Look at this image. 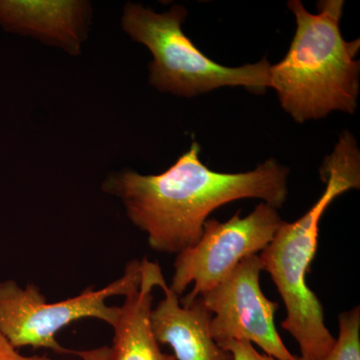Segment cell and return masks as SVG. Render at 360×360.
I'll use <instances>...</instances> for the list:
<instances>
[{"label": "cell", "mask_w": 360, "mask_h": 360, "mask_svg": "<svg viewBox=\"0 0 360 360\" xmlns=\"http://www.w3.org/2000/svg\"><path fill=\"white\" fill-rule=\"evenodd\" d=\"M259 255L243 258L231 274L200 296L212 314L210 335L219 345L231 340L255 343L277 360H302L291 354L277 333L274 316L279 304L264 295Z\"/></svg>", "instance_id": "obj_7"}, {"label": "cell", "mask_w": 360, "mask_h": 360, "mask_svg": "<svg viewBox=\"0 0 360 360\" xmlns=\"http://www.w3.org/2000/svg\"><path fill=\"white\" fill-rule=\"evenodd\" d=\"M141 260H132L122 277L101 290L89 288L75 297L51 303L35 284L21 288L8 279L0 283V333L16 349L30 347L73 354L75 350L58 342V333L73 322L86 319H98L112 328L120 307H111L106 300L129 295L141 285Z\"/></svg>", "instance_id": "obj_5"}, {"label": "cell", "mask_w": 360, "mask_h": 360, "mask_svg": "<svg viewBox=\"0 0 360 360\" xmlns=\"http://www.w3.org/2000/svg\"><path fill=\"white\" fill-rule=\"evenodd\" d=\"M200 153V143L193 141L162 174L125 170L104 180V193L122 200L153 250L177 255L195 245L208 215L231 201L258 198L276 210L285 202L288 169L274 158L251 172L224 174L203 165Z\"/></svg>", "instance_id": "obj_1"}, {"label": "cell", "mask_w": 360, "mask_h": 360, "mask_svg": "<svg viewBox=\"0 0 360 360\" xmlns=\"http://www.w3.org/2000/svg\"><path fill=\"white\" fill-rule=\"evenodd\" d=\"M91 6L80 0H0V26L32 37L72 56L82 52L91 20Z\"/></svg>", "instance_id": "obj_8"}, {"label": "cell", "mask_w": 360, "mask_h": 360, "mask_svg": "<svg viewBox=\"0 0 360 360\" xmlns=\"http://www.w3.org/2000/svg\"><path fill=\"white\" fill-rule=\"evenodd\" d=\"M80 360H110V347H99L87 350H75Z\"/></svg>", "instance_id": "obj_14"}, {"label": "cell", "mask_w": 360, "mask_h": 360, "mask_svg": "<svg viewBox=\"0 0 360 360\" xmlns=\"http://www.w3.org/2000/svg\"><path fill=\"white\" fill-rule=\"evenodd\" d=\"M0 360H52L47 355H23L0 333Z\"/></svg>", "instance_id": "obj_13"}, {"label": "cell", "mask_w": 360, "mask_h": 360, "mask_svg": "<svg viewBox=\"0 0 360 360\" xmlns=\"http://www.w3.org/2000/svg\"><path fill=\"white\" fill-rule=\"evenodd\" d=\"M343 0H321L316 14L290 0L296 32L285 58L270 66L269 87L296 122L326 117L335 110L354 115L359 94L360 39L341 35Z\"/></svg>", "instance_id": "obj_3"}, {"label": "cell", "mask_w": 360, "mask_h": 360, "mask_svg": "<svg viewBox=\"0 0 360 360\" xmlns=\"http://www.w3.org/2000/svg\"><path fill=\"white\" fill-rule=\"evenodd\" d=\"M321 176L326 184L321 198L300 219L283 221L259 255L285 304L286 319L281 326L298 343L302 360H323L335 341L307 276L316 255L322 215L340 194L360 187V151L347 130L341 134L333 153L324 158Z\"/></svg>", "instance_id": "obj_2"}, {"label": "cell", "mask_w": 360, "mask_h": 360, "mask_svg": "<svg viewBox=\"0 0 360 360\" xmlns=\"http://www.w3.org/2000/svg\"><path fill=\"white\" fill-rule=\"evenodd\" d=\"M340 333L323 360H360V307L338 316Z\"/></svg>", "instance_id": "obj_11"}, {"label": "cell", "mask_w": 360, "mask_h": 360, "mask_svg": "<svg viewBox=\"0 0 360 360\" xmlns=\"http://www.w3.org/2000/svg\"><path fill=\"white\" fill-rule=\"evenodd\" d=\"M158 288L165 297L153 309L151 324L160 345H169L176 360H233L210 335L212 314L200 297L182 305L165 278Z\"/></svg>", "instance_id": "obj_9"}, {"label": "cell", "mask_w": 360, "mask_h": 360, "mask_svg": "<svg viewBox=\"0 0 360 360\" xmlns=\"http://www.w3.org/2000/svg\"><path fill=\"white\" fill-rule=\"evenodd\" d=\"M188 11L174 6L167 13H155L141 4H127L122 30L130 39L146 45L153 56L149 82L156 89L193 97L224 86H243L253 94L269 87L266 58L257 63L227 68L208 58L184 34L181 25Z\"/></svg>", "instance_id": "obj_4"}, {"label": "cell", "mask_w": 360, "mask_h": 360, "mask_svg": "<svg viewBox=\"0 0 360 360\" xmlns=\"http://www.w3.org/2000/svg\"><path fill=\"white\" fill-rule=\"evenodd\" d=\"M141 285L124 296L113 328L110 360H176L161 350L151 324L153 290L165 278L158 264L143 258Z\"/></svg>", "instance_id": "obj_10"}, {"label": "cell", "mask_w": 360, "mask_h": 360, "mask_svg": "<svg viewBox=\"0 0 360 360\" xmlns=\"http://www.w3.org/2000/svg\"><path fill=\"white\" fill-rule=\"evenodd\" d=\"M283 222L276 208L265 202L243 219L238 212L225 222L206 220L198 243L175 258L170 290L180 296L193 283L180 304H191L224 281L243 258L262 252Z\"/></svg>", "instance_id": "obj_6"}, {"label": "cell", "mask_w": 360, "mask_h": 360, "mask_svg": "<svg viewBox=\"0 0 360 360\" xmlns=\"http://www.w3.org/2000/svg\"><path fill=\"white\" fill-rule=\"evenodd\" d=\"M219 347L231 352L233 360H277L269 354H259L250 341L231 340Z\"/></svg>", "instance_id": "obj_12"}]
</instances>
